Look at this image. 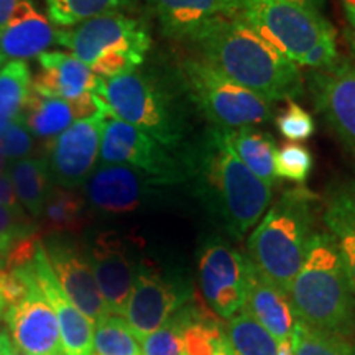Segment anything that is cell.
Returning a JSON list of instances; mask_svg holds the SVG:
<instances>
[{"mask_svg": "<svg viewBox=\"0 0 355 355\" xmlns=\"http://www.w3.org/2000/svg\"><path fill=\"white\" fill-rule=\"evenodd\" d=\"M188 180L204 206L234 241H242L260 222L272 189L235 157L220 130L209 128L186 150Z\"/></svg>", "mask_w": 355, "mask_h": 355, "instance_id": "obj_1", "label": "cell"}, {"mask_svg": "<svg viewBox=\"0 0 355 355\" xmlns=\"http://www.w3.org/2000/svg\"><path fill=\"white\" fill-rule=\"evenodd\" d=\"M191 44L202 61L266 99L295 101L303 96L300 66L266 43L241 17L211 26Z\"/></svg>", "mask_w": 355, "mask_h": 355, "instance_id": "obj_2", "label": "cell"}, {"mask_svg": "<svg viewBox=\"0 0 355 355\" xmlns=\"http://www.w3.org/2000/svg\"><path fill=\"white\" fill-rule=\"evenodd\" d=\"M97 96L110 117L137 127L171 152L186 153L193 132L191 101L178 74L170 78L135 69L122 76L101 78Z\"/></svg>", "mask_w": 355, "mask_h": 355, "instance_id": "obj_3", "label": "cell"}, {"mask_svg": "<svg viewBox=\"0 0 355 355\" xmlns=\"http://www.w3.org/2000/svg\"><path fill=\"white\" fill-rule=\"evenodd\" d=\"M298 321L313 329L349 337L355 331V296L329 232H314L290 288Z\"/></svg>", "mask_w": 355, "mask_h": 355, "instance_id": "obj_4", "label": "cell"}, {"mask_svg": "<svg viewBox=\"0 0 355 355\" xmlns=\"http://www.w3.org/2000/svg\"><path fill=\"white\" fill-rule=\"evenodd\" d=\"M316 202V194L303 186L285 191L248 237L247 257L254 268L288 295L314 234Z\"/></svg>", "mask_w": 355, "mask_h": 355, "instance_id": "obj_5", "label": "cell"}, {"mask_svg": "<svg viewBox=\"0 0 355 355\" xmlns=\"http://www.w3.org/2000/svg\"><path fill=\"white\" fill-rule=\"evenodd\" d=\"M55 43L81 60L96 76L109 79L144 64L152 35L144 20L117 12L58 28Z\"/></svg>", "mask_w": 355, "mask_h": 355, "instance_id": "obj_6", "label": "cell"}, {"mask_svg": "<svg viewBox=\"0 0 355 355\" xmlns=\"http://www.w3.org/2000/svg\"><path fill=\"white\" fill-rule=\"evenodd\" d=\"M178 78L191 104L217 130L255 127L272 119L273 101L224 76L201 58L181 61Z\"/></svg>", "mask_w": 355, "mask_h": 355, "instance_id": "obj_7", "label": "cell"}, {"mask_svg": "<svg viewBox=\"0 0 355 355\" xmlns=\"http://www.w3.org/2000/svg\"><path fill=\"white\" fill-rule=\"evenodd\" d=\"M241 19L275 50L301 66L322 38L336 35L334 26L313 8L286 0H241Z\"/></svg>", "mask_w": 355, "mask_h": 355, "instance_id": "obj_8", "label": "cell"}, {"mask_svg": "<svg viewBox=\"0 0 355 355\" xmlns=\"http://www.w3.org/2000/svg\"><path fill=\"white\" fill-rule=\"evenodd\" d=\"M102 163L132 166L145 173L159 186H173L188 181L186 153L171 152L130 123L115 117L105 119L102 128Z\"/></svg>", "mask_w": 355, "mask_h": 355, "instance_id": "obj_9", "label": "cell"}, {"mask_svg": "<svg viewBox=\"0 0 355 355\" xmlns=\"http://www.w3.org/2000/svg\"><path fill=\"white\" fill-rule=\"evenodd\" d=\"M189 296V285L180 275L165 272L150 260H141L137 266L123 318L137 340L141 343L186 306Z\"/></svg>", "mask_w": 355, "mask_h": 355, "instance_id": "obj_10", "label": "cell"}, {"mask_svg": "<svg viewBox=\"0 0 355 355\" xmlns=\"http://www.w3.org/2000/svg\"><path fill=\"white\" fill-rule=\"evenodd\" d=\"M199 285L207 306L230 319L245 306L254 265L247 255L220 239H211L198 259Z\"/></svg>", "mask_w": 355, "mask_h": 355, "instance_id": "obj_11", "label": "cell"}, {"mask_svg": "<svg viewBox=\"0 0 355 355\" xmlns=\"http://www.w3.org/2000/svg\"><path fill=\"white\" fill-rule=\"evenodd\" d=\"M109 114L101 110L76 121L46 146V162L51 180L58 186L76 189L94 171L101 153L102 128Z\"/></svg>", "mask_w": 355, "mask_h": 355, "instance_id": "obj_12", "label": "cell"}, {"mask_svg": "<svg viewBox=\"0 0 355 355\" xmlns=\"http://www.w3.org/2000/svg\"><path fill=\"white\" fill-rule=\"evenodd\" d=\"M163 188L132 166L101 163L84 183L89 206L104 214L122 216L139 211Z\"/></svg>", "mask_w": 355, "mask_h": 355, "instance_id": "obj_13", "label": "cell"}, {"mask_svg": "<svg viewBox=\"0 0 355 355\" xmlns=\"http://www.w3.org/2000/svg\"><path fill=\"white\" fill-rule=\"evenodd\" d=\"M308 86L324 122L355 152V66L339 58L329 68L311 71Z\"/></svg>", "mask_w": 355, "mask_h": 355, "instance_id": "obj_14", "label": "cell"}, {"mask_svg": "<svg viewBox=\"0 0 355 355\" xmlns=\"http://www.w3.org/2000/svg\"><path fill=\"white\" fill-rule=\"evenodd\" d=\"M7 336L26 355H64L60 326L53 308L35 282L28 295L6 313Z\"/></svg>", "mask_w": 355, "mask_h": 355, "instance_id": "obj_15", "label": "cell"}, {"mask_svg": "<svg viewBox=\"0 0 355 355\" xmlns=\"http://www.w3.org/2000/svg\"><path fill=\"white\" fill-rule=\"evenodd\" d=\"M86 255L107 313L123 316L139 266L128 254L125 242L115 232H101Z\"/></svg>", "mask_w": 355, "mask_h": 355, "instance_id": "obj_16", "label": "cell"}, {"mask_svg": "<svg viewBox=\"0 0 355 355\" xmlns=\"http://www.w3.org/2000/svg\"><path fill=\"white\" fill-rule=\"evenodd\" d=\"M163 37L191 43L224 20L241 17V0H146Z\"/></svg>", "mask_w": 355, "mask_h": 355, "instance_id": "obj_17", "label": "cell"}, {"mask_svg": "<svg viewBox=\"0 0 355 355\" xmlns=\"http://www.w3.org/2000/svg\"><path fill=\"white\" fill-rule=\"evenodd\" d=\"M44 250L53 272L71 303L94 324L107 316V308L97 288L87 255L81 248L66 241L53 239L44 245Z\"/></svg>", "mask_w": 355, "mask_h": 355, "instance_id": "obj_18", "label": "cell"}, {"mask_svg": "<svg viewBox=\"0 0 355 355\" xmlns=\"http://www.w3.org/2000/svg\"><path fill=\"white\" fill-rule=\"evenodd\" d=\"M35 278L43 296L55 311L64 355H92L94 322L71 303L53 272L44 245L40 242L33 259Z\"/></svg>", "mask_w": 355, "mask_h": 355, "instance_id": "obj_19", "label": "cell"}, {"mask_svg": "<svg viewBox=\"0 0 355 355\" xmlns=\"http://www.w3.org/2000/svg\"><path fill=\"white\" fill-rule=\"evenodd\" d=\"M101 110H105V107L97 94L71 102L60 97L40 94L32 86V92L26 101L20 121L26 130L32 133L33 139L46 150L48 144H51L74 122L91 117Z\"/></svg>", "mask_w": 355, "mask_h": 355, "instance_id": "obj_20", "label": "cell"}, {"mask_svg": "<svg viewBox=\"0 0 355 355\" xmlns=\"http://www.w3.org/2000/svg\"><path fill=\"white\" fill-rule=\"evenodd\" d=\"M37 61L40 69L32 86L40 94L71 102L97 94L101 78L71 53L44 51Z\"/></svg>", "mask_w": 355, "mask_h": 355, "instance_id": "obj_21", "label": "cell"}, {"mask_svg": "<svg viewBox=\"0 0 355 355\" xmlns=\"http://www.w3.org/2000/svg\"><path fill=\"white\" fill-rule=\"evenodd\" d=\"M56 28L33 0H21L7 26L0 30V61H28L55 43Z\"/></svg>", "mask_w": 355, "mask_h": 355, "instance_id": "obj_22", "label": "cell"}, {"mask_svg": "<svg viewBox=\"0 0 355 355\" xmlns=\"http://www.w3.org/2000/svg\"><path fill=\"white\" fill-rule=\"evenodd\" d=\"M243 311L278 340H291L296 318L290 295L282 291L254 268Z\"/></svg>", "mask_w": 355, "mask_h": 355, "instance_id": "obj_23", "label": "cell"}, {"mask_svg": "<svg viewBox=\"0 0 355 355\" xmlns=\"http://www.w3.org/2000/svg\"><path fill=\"white\" fill-rule=\"evenodd\" d=\"M322 220L334 239L355 296V199L345 186L327 194Z\"/></svg>", "mask_w": 355, "mask_h": 355, "instance_id": "obj_24", "label": "cell"}, {"mask_svg": "<svg viewBox=\"0 0 355 355\" xmlns=\"http://www.w3.org/2000/svg\"><path fill=\"white\" fill-rule=\"evenodd\" d=\"M89 224L87 204L76 189L55 184L48 193L38 217V234H79Z\"/></svg>", "mask_w": 355, "mask_h": 355, "instance_id": "obj_25", "label": "cell"}, {"mask_svg": "<svg viewBox=\"0 0 355 355\" xmlns=\"http://www.w3.org/2000/svg\"><path fill=\"white\" fill-rule=\"evenodd\" d=\"M224 140L232 148L241 162L259 180L270 188L277 186L278 178L275 173V153L277 141L270 133L255 130L254 127L237 128V130H220Z\"/></svg>", "mask_w": 355, "mask_h": 355, "instance_id": "obj_26", "label": "cell"}, {"mask_svg": "<svg viewBox=\"0 0 355 355\" xmlns=\"http://www.w3.org/2000/svg\"><path fill=\"white\" fill-rule=\"evenodd\" d=\"M7 175L10 178L20 206L30 216L38 219L48 193L53 188L46 158L32 157L8 162Z\"/></svg>", "mask_w": 355, "mask_h": 355, "instance_id": "obj_27", "label": "cell"}, {"mask_svg": "<svg viewBox=\"0 0 355 355\" xmlns=\"http://www.w3.org/2000/svg\"><path fill=\"white\" fill-rule=\"evenodd\" d=\"M183 327L184 355H214L227 350V336L216 319L199 314L196 309L183 306L180 311Z\"/></svg>", "mask_w": 355, "mask_h": 355, "instance_id": "obj_28", "label": "cell"}, {"mask_svg": "<svg viewBox=\"0 0 355 355\" xmlns=\"http://www.w3.org/2000/svg\"><path fill=\"white\" fill-rule=\"evenodd\" d=\"M48 19L60 28L78 25L105 13L133 10L139 0H44Z\"/></svg>", "mask_w": 355, "mask_h": 355, "instance_id": "obj_29", "label": "cell"}, {"mask_svg": "<svg viewBox=\"0 0 355 355\" xmlns=\"http://www.w3.org/2000/svg\"><path fill=\"white\" fill-rule=\"evenodd\" d=\"M32 84L30 68L24 61H12L0 68V127L20 121Z\"/></svg>", "mask_w": 355, "mask_h": 355, "instance_id": "obj_30", "label": "cell"}, {"mask_svg": "<svg viewBox=\"0 0 355 355\" xmlns=\"http://www.w3.org/2000/svg\"><path fill=\"white\" fill-rule=\"evenodd\" d=\"M225 336L230 355H277L278 340L243 309L229 319Z\"/></svg>", "mask_w": 355, "mask_h": 355, "instance_id": "obj_31", "label": "cell"}, {"mask_svg": "<svg viewBox=\"0 0 355 355\" xmlns=\"http://www.w3.org/2000/svg\"><path fill=\"white\" fill-rule=\"evenodd\" d=\"M94 326L92 355H141L140 343L123 316L107 314Z\"/></svg>", "mask_w": 355, "mask_h": 355, "instance_id": "obj_32", "label": "cell"}, {"mask_svg": "<svg viewBox=\"0 0 355 355\" xmlns=\"http://www.w3.org/2000/svg\"><path fill=\"white\" fill-rule=\"evenodd\" d=\"M295 355H350L347 340L329 332L313 329L304 322H296L291 337Z\"/></svg>", "mask_w": 355, "mask_h": 355, "instance_id": "obj_33", "label": "cell"}, {"mask_svg": "<svg viewBox=\"0 0 355 355\" xmlns=\"http://www.w3.org/2000/svg\"><path fill=\"white\" fill-rule=\"evenodd\" d=\"M313 155L304 145L288 141L275 153V173L278 180L304 184L313 170Z\"/></svg>", "mask_w": 355, "mask_h": 355, "instance_id": "obj_34", "label": "cell"}, {"mask_svg": "<svg viewBox=\"0 0 355 355\" xmlns=\"http://www.w3.org/2000/svg\"><path fill=\"white\" fill-rule=\"evenodd\" d=\"M0 155L8 162H15L32 157L46 158V150L33 139L21 121H13L0 127Z\"/></svg>", "mask_w": 355, "mask_h": 355, "instance_id": "obj_35", "label": "cell"}, {"mask_svg": "<svg viewBox=\"0 0 355 355\" xmlns=\"http://www.w3.org/2000/svg\"><path fill=\"white\" fill-rule=\"evenodd\" d=\"M140 347L141 355H184L180 313L173 314L162 327L146 336Z\"/></svg>", "mask_w": 355, "mask_h": 355, "instance_id": "obj_36", "label": "cell"}, {"mask_svg": "<svg viewBox=\"0 0 355 355\" xmlns=\"http://www.w3.org/2000/svg\"><path fill=\"white\" fill-rule=\"evenodd\" d=\"M37 234V225L24 207H7L0 204V257L6 259L17 242Z\"/></svg>", "mask_w": 355, "mask_h": 355, "instance_id": "obj_37", "label": "cell"}, {"mask_svg": "<svg viewBox=\"0 0 355 355\" xmlns=\"http://www.w3.org/2000/svg\"><path fill=\"white\" fill-rule=\"evenodd\" d=\"M275 122H277L278 132L286 140L295 141V144L308 140L316 130V122L311 117V114L306 112L295 101H286L285 109H282Z\"/></svg>", "mask_w": 355, "mask_h": 355, "instance_id": "obj_38", "label": "cell"}, {"mask_svg": "<svg viewBox=\"0 0 355 355\" xmlns=\"http://www.w3.org/2000/svg\"><path fill=\"white\" fill-rule=\"evenodd\" d=\"M337 60H339V53H337L336 35H331V37L322 38L321 42L311 48V51L304 56L301 66H306L311 71L326 69L334 64Z\"/></svg>", "mask_w": 355, "mask_h": 355, "instance_id": "obj_39", "label": "cell"}, {"mask_svg": "<svg viewBox=\"0 0 355 355\" xmlns=\"http://www.w3.org/2000/svg\"><path fill=\"white\" fill-rule=\"evenodd\" d=\"M0 204L7 207H21L7 173L0 175Z\"/></svg>", "mask_w": 355, "mask_h": 355, "instance_id": "obj_40", "label": "cell"}, {"mask_svg": "<svg viewBox=\"0 0 355 355\" xmlns=\"http://www.w3.org/2000/svg\"><path fill=\"white\" fill-rule=\"evenodd\" d=\"M21 0H0V30L7 26Z\"/></svg>", "mask_w": 355, "mask_h": 355, "instance_id": "obj_41", "label": "cell"}, {"mask_svg": "<svg viewBox=\"0 0 355 355\" xmlns=\"http://www.w3.org/2000/svg\"><path fill=\"white\" fill-rule=\"evenodd\" d=\"M0 355H26V354L20 352V350L12 344V340L8 339L7 332H2V334H0Z\"/></svg>", "mask_w": 355, "mask_h": 355, "instance_id": "obj_42", "label": "cell"}, {"mask_svg": "<svg viewBox=\"0 0 355 355\" xmlns=\"http://www.w3.org/2000/svg\"><path fill=\"white\" fill-rule=\"evenodd\" d=\"M345 13H347L349 20V30L345 38H347L350 51H352V55L355 56V10H347V8H345Z\"/></svg>", "mask_w": 355, "mask_h": 355, "instance_id": "obj_43", "label": "cell"}, {"mask_svg": "<svg viewBox=\"0 0 355 355\" xmlns=\"http://www.w3.org/2000/svg\"><path fill=\"white\" fill-rule=\"evenodd\" d=\"M286 2L296 3V6H301V7L313 8V10H319V8L324 6V2H326V0H286Z\"/></svg>", "mask_w": 355, "mask_h": 355, "instance_id": "obj_44", "label": "cell"}, {"mask_svg": "<svg viewBox=\"0 0 355 355\" xmlns=\"http://www.w3.org/2000/svg\"><path fill=\"white\" fill-rule=\"evenodd\" d=\"M277 355H295V347H293L291 340H279Z\"/></svg>", "mask_w": 355, "mask_h": 355, "instance_id": "obj_45", "label": "cell"}, {"mask_svg": "<svg viewBox=\"0 0 355 355\" xmlns=\"http://www.w3.org/2000/svg\"><path fill=\"white\" fill-rule=\"evenodd\" d=\"M344 186H345V188H347V189H349V193H350V194H352V196H354V199H355V173H354V176H352V178H350V180H349V181H347V183H345Z\"/></svg>", "mask_w": 355, "mask_h": 355, "instance_id": "obj_46", "label": "cell"}, {"mask_svg": "<svg viewBox=\"0 0 355 355\" xmlns=\"http://www.w3.org/2000/svg\"><path fill=\"white\" fill-rule=\"evenodd\" d=\"M7 168H8V159L3 158L2 155H0V175L7 173Z\"/></svg>", "mask_w": 355, "mask_h": 355, "instance_id": "obj_47", "label": "cell"}, {"mask_svg": "<svg viewBox=\"0 0 355 355\" xmlns=\"http://www.w3.org/2000/svg\"><path fill=\"white\" fill-rule=\"evenodd\" d=\"M344 6L347 10H355V0H344Z\"/></svg>", "mask_w": 355, "mask_h": 355, "instance_id": "obj_48", "label": "cell"}, {"mask_svg": "<svg viewBox=\"0 0 355 355\" xmlns=\"http://www.w3.org/2000/svg\"><path fill=\"white\" fill-rule=\"evenodd\" d=\"M3 270H6V259H2V257H0V277H2Z\"/></svg>", "mask_w": 355, "mask_h": 355, "instance_id": "obj_49", "label": "cell"}, {"mask_svg": "<svg viewBox=\"0 0 355 355\" xmlns=\"http://www.w3.org/2000/svg\"><path fill=\"white\" fill-rule=\"evenodd\" d=\"M214 355H230V354H229V349H227V350H220V352H217Z\"/></svg>", "mask_w": 355, "mask_h": 355, "instance_id": "obj_50", "label": "cell"}, {"mask_svg": "<svg viewBox=\"0 0 355 355\" xmlns=\"http://www.w3.org/2000/svg\"><path fill=\"white\" fill-rule=\"evenodd\" d=\"M3 306H6V303H3V300H2V296H0V313H2V309H3Z\"/></svg>", "mask_w": 355, "mask_h": 355, "instance_id": "obj_51", "label": "cell"}, {"mask_svg": "<svg viewBox=\"0 0 355 355\" xmlns=\"http://www.w3.org/2000/svg\"><path fill=\"white\" fill-rule=\"evenodd\" d=\"M350 355H355V344L352 345V349H350Z\"/></svg>", "mask_w": 355, "mask_h": 355, "instance_id": "obj_52", "label": "cell"}, {"mask_svg": "<svg viewBox=\"0 0 355 355\" xmlns=\"http://www.w3.org/2000/svg\"><path fill=\"white\" fill-rule=\"evenodd\" d=\"M2 64H3V63H2V61H0V68H2Z\"/></svg>", "mask_w": 355, "mask_h": 355, "instance_id": "obj_53", "label": "cell"}]
</instances>
